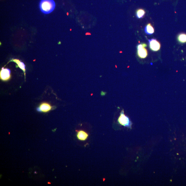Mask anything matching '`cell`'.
Returning <instances> with one entry per match:
<instances>
[{"label": "cell", "mask_w": 186, "mask_h": 186, "mask_svg": "<svg viewBox=\"0 0 186 186\" xmlns=\"http://www.w3.org/2000/svg\"><path fill=\"white\" fill-rule=\"evenodd\" d=\"M56 4L54 0H41L40 2V9L42 13L48 14L54 10Z\"/></svg>", "instance_id": "1"}, {"label": "cell", "mask_w": 186, "mask_h": 186, "mask_svg": "<svg viewBox=\"0 0 186 186\" xmlns=\"http://www.w3.org/2000/svg\"><path fill=\"white\" fill-rule=\"evenodd\" d=\"M146 14L145 10L142 9H138L136 12V17L138 19H141Z\"/></svg>", "instance_id": "11"}, {"label": "cell", "mask_w": 186, "mask_h": 186, "mask_svg": "<svg viewBox=\"0 0 186 186\" xmlns=\"http://www.w3.org/2000/svg\"><path fill=\"white\" fill-rule=\"evenodd\" d=\"M145 31L147 34L150 35L154 33V30L152 25L150 23H149L145 27Z\"/></svg>", "instance_id": "9"}, {"label": "cell", "mask_w": 186, "mask_h": 186, "mask_svg": "<svg viewBox=\"0 0 186 186\" xmlns=\"http://www.w3.org/2000/svg\"><path fill=\"white\" fill-rule=\"evenodd\" d=\"M178 41L181 43H185L186 42V34L181 33L178 35Z\"/></svg>", "instance_id": "10"}, {"label": "cell", "mask_w": 186, "mask_h": 186, "mask_svg": "<svg viewBox=\"0 0 186 186\" xmlns=\"http://www.w3.org/2000/svg\"><path fill=\"white\" fill-rule=\"evenodd\" d=\"M1 79L3 80H7L10 78V71L8 69L2 68L0 73Z\"/></svg>", "instance_id": "6"}, {"label": "cell", "mask_w": 186, "mask_h": 186, "mask_svg": "<svg viewBox=\"0 0 186 186\" xmlns=\"http://www.w3.org/2000/svg\"><path fill=\"white\" fill-rule=\"evenodd\" d=\"M118 121L121 125L128 128H131L132 123L129 118L124 114L123 110L121 112L120 115L118 118Z\"/></svg>", "instance_id": "2"}, {"label": "cell", "mask_w": 186, "mask_h": 186, "mask_svg": "<svg viewBox=\"0 0 186 186\" xmlns=\"http://www.w3.org/2000/svg\"><path fill=\"white\" fill-rule=\"evenodd\" d=\"M147 46L146 44L145 43H142L139 44L137 46V53L138 56L141 58H145L147 56V50L145 47Z\"/></svg>", "instance_id": "3"}, {"label": "cell", "mask_w": 186, "mask_h": 186, "mask_svg": "<svg viewBox=\"0 0 186 186\" xmlns=\"http://www.w3.org/2000/svg\"><path fill=\"white\" fill-rule=\"evenodd\" d=\"M76 131L77 132L76 136L78 139L82 141H84L87 139L88 134L86 132L82 130H76Z\"/></svg>", "instance_id": "7"}, {"label": "cell", "mask_w": 186, "mask_h": 186, "mask_svg": "<svg viewBox=\"0 0 186 186\" xmlns=\"http://www.w3.org/2000/svg\"><path fill=\"white\" fill-rule=\"evenodd\" d=\"M52 106L46 102H44L40 105L39 107L37 108V111L43 112H47L52 109Z\"/></svg>", "instance_id": "5"}, {"label": "cell", "mask_w": 186, "mask_h": 186, "mask_svg": "<svg viewBox=\"0 0 186 186\" xmlns=\"http://www.w3.org/2000/svg\"><path fill=\"white\" fill-rule=\"evenodd\" d=\"M10 61H13L17 63L18 66L20 69H21L24 73V75H25V78L26 76V73H25V66L24 63L23 62L20 61L19 60L17 59H12V60Z\"/></svg>", "instance_id": "8"}, {"label": "cell", "mask_w": 186, "mask_h": 186, "mask_svg": "<svg viewBox=\"0 0 186 186\" xmlns=\"http://www.w3.org/2000/svg\"><path fill=\"white\" fill-rule=\"evenodd\" d=\"M149 48L151 50L156 52L160 50L161 47L160 43L157 40L155 39H152L149 40Z\"/></svg>", "instance_id": "4"}]
</instances>
